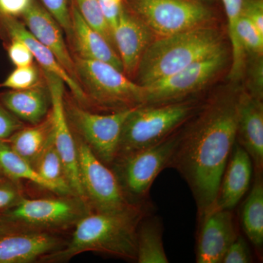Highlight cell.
<instances>
[{
    "mask_svg": "<svg viewBox=\"0 0 263 263\" xmlns=\"http://www.w3.org/2000/svg\"><path fill=\"white\" fill-rule=\"evenodd\" d=\"M239 92L221 91L200 107L183 126L170 161L193 193L198 224L212 211L236 141Z\"/></svg>",
    "mask_w": 263,
    "mask_h": 263,
    "instance_id": "obj_1",
    "label": "cell"
},
{
    "mask_svg": "<svg viewBox=\"0 0 263 263\" xmlns=\"http://www.w3.org/2000/svg\"><path fill=\"white\" fill-rule=\"evenodd\" d=\"M150 206L117 212H92L75 224L70 241L60 250L44 256L48 262H63L86 252H98L137 260V229Z\"/></svg>",
    "mask_w": 263,
    "mask_h": 263,
    "instance_id": "obj_2",
    "label": "cell"
},
{
    "mask_svg": "<svg viewBox=\"0 0 263 263\" xmlns=\"http://www.w3.org/2000/svg\"><path fill=\"white\" fill-rule=\"evenodd\" d=\"M223 50L220 32L208 25L158 37L142 57L136 83L145 87Z\"/></svg>",
    "mask_w": 263,
    "mask_h": 263,
    "instance_id": "obj_3",
    "label": "cell"
},
{
    "mask_svg": "<svg viewBox=\"0 0 263 263\" xmlns=\"http://www.w3.org/2000/svg\"><path fill=\"white\" fill-rule=\"evenodd\" d=\"M199 108L192 100L136 107L123 124L116 158L162 141L186 124Z\"/></svg>",
    "mask_w": 263,
    "mask_h": 263,
    "instance_id": "obj_4",
    "label": "cell"
},
{
    "mask_svg": "<svg viewBox=\"0 0 263 263\" xmlns=\"http://www.w3.org/2000/svg\"><path fill=\"white\" fill-rule=\"evenodd\" d=\"M183 126L157 144L117 157L110 165L124 195L132 203L149 205L146 200L151 186L158 175L168 167Z\"/></svg>",
    "mask_w": 263,
    "mask_h": 263,
    "instance_id": "obj_5",
    "label": "cell"
},
{
    "mask_svg": "<svg viewBox=\"0 0 263 263\" xmlns=\"http://www.w3.org/2000/svg\"><path fill=\"white\" fill-rule=\"evenodd\" d=\"M76 73L89 99L114 111L146 103V89L113 65L75 56Z\"/></svg>",
    "mask_w": 263,
    "mask_h": 263,
    "instance_id": "obj_6",
    "label": "cell"
},
{
    "mask_svg": "<svg viewBox=\"0 0 263 263\" xmlns=\"http://www.w3.org/2000/svg\"><path fill=\"white\" fill-rule=\"evenodd\" d=\"M124 5L158 37L207 25L214 17L209 3L199 0H124Z\"/></svg>",
    "mask_w": 263,
    "mask_h": 263,
    "instance_id": "obj_7",
    "label": "cell"
},
{
    "mask_svg": "<svg viewBox=\"0 0 263 263\" xmlns=\"http://www.w3.org/2000/svg\"><path fill=\"white\" fill-rule=\"evenodd\" d=\"M88 202L74 195L55 198L23 197L3 215L21 231H42L75 226L81 218L92 212Z\"/></svg>",
    "mask_w": 263,
    "mask_h": 263,
    "instance_id": "obj_8",
    "label": "cell"
},
{
    "mask_svg": "<svg viewBox=\"0 0 263 263\" xmlns=\"http://www.w3.org/2000/svg\"><path fill=\"white\" fill-rule=\"evenodd\" d=\"M75 138L81 186L93 212H117L149 206L132 203L110 167L99 160L80 137Z\"/></svg>",
    "mask_w": 263,
    "mask_h": 263,
    "instance_id": "obj_9",
    "label": "cell"
},
{
    "mask_svg": "<svg viewBox=\"0 0 263 263\" xmlns=\"http://www.w3.org/2000/svg\"><path fill=\"white\" fill-rule=\"evenodd\" d=\"M135 108L99 114L74 104L65 103L66 115L70 127L99 160L109 167L117 157L123 124Z\"/></svg>",
    "mask_w": 263,
    "mask_h": 263,
    "instance_id": "obj_10",
    "label": "cell"
},
{
    "mask_svg": "<svg viewBox=\"0 0 263 263\" xmlns=\"http://www.w3.org/2000/svg\"><path fill=\"white\" fill-rule=\"evenodd\" d=\"M228 60L226 50L192 64L173 75L145 86L146 103L157 105L181 101L203 89L222 70Z\"/></svg>",
    "mask_w": 263,
    "mask_h": 263,
    "instance_id": "obj_11",
    "label": "cell"
},
{
    "mask_svg": "<svg viewBox=\"0 0 263 263\" xmlns=\"http://www.w3.org/2000/svg\"><path fill=\"white\" fill-rule=\"evenodd\" d=\"M43 75L47 84L51 104L50 114L53 121L55 147L65 165L66 175L72 193L86 201L79 176L76 138L72 136V127L66 115L65 82L59 76L48 71L43 70Z\"/></svg>",
    "mask_w": 263,
    "mask_h": 263,
    "instance_id": "obj_12",
    "label": "cell"
},
{
    "mask_svg": "<svg viewBox=\"0 0 263 263\" xmlns=\"http://www.w3.org/2000/svg\"><path fill=\"white\" fill-rule=\"evenodd\" d=\"M198 228L196 262L221 263L227 250L239 235L232 210L211 212Z\"/></svg>",
    "mask_w": 263,
    "mask_h": 263,
    "instance_id": "obj_13",
    "label": "cell"
},
{
    "mask_svg": "<svg viewBox=\"0 0 263 263\" xmlns=\"http://www.w3.org/2000/svg\"><path fill=\"white\" fill-rule=\"evenodd\" d=\"M153 35L146 24L123 5L112 36L127 77L136 76L143 53L153 41Z\"/></svg>",
    "mask_w": 263,
    "mask_h": 263,
    "instance_id": "obj_14",
    "label": "cell"
},
{
    "mask_svg": "<svg viewBox=\"0 0 263 263\" xmlns=\"http://www.w3.org/2000/svg\"><path fill=\"white\" fill-rule=\"evenodd\" d=\"M247 152L254 174L263 173V103L245 89L238 96L236 141Z\"/></svg>",
    "mask_w": 263,
    "mask_h": 263,
    "instance_id": "obj_15",
    "label": "cell"
},
{
    "mask_svg": "<svg viewBox=\"0 0 263 263\" xmlns=\"http://www.w3.org/2000/svg\"><path fill=\"white\" fill-rule=\"evenodd\" d=\"M252 173L253 164L250 157L235 141L210 213L219 210L233 211L248 192Z\"/></svg>",
    "mask_w": 263,
    "mask_h": 263,
    "instance_id": "obj_16",
    "label": "cell"
},
{
    "mask_svg": "<svg viewBox=\"0 0 263 263\" xmlns=\"http://www.w3.org/2000/svg\"><path fill=\"white\" fill-rule=\"evenodd\" d=\"M22 17L29 32L54 54L72 79L80 84L76 73L75 61L66 45L62 27L48 10L33 0Z\"/></svg>",
    "mask_w": 263,
    "mask_h": 263,
    "instance_id": "obj_17",
    "label": "cell"
},
{
    "mask_svg": "<svg viewBox=\"0 0 263 263\" xmlns=\"http://www.w3.org/2000/svg\"><path fill=\"white\" fill-rule=\"evenodd\" d=\"M62 247L60 238L46 232H17L0 239V263L32 262Z\"/></svg>",
    "mask_w": 263,
    "mask_h": 263,
    "instance_id": "obj_18",
    "label": "cell"
},
{
    "mask_svg": "<svg viewBox=\"0 0 263 263\" xmlns=\"http://www.w3.org/2000/svg\"><path fill=\"white\" fill-rule=\"evenodd\" d=\"M4 25L11 38H18L27 44L43 70L55 74L62 79L78 101L85 104L89 102V99L81 85L72 79L54 54L29 32L24 23L15 18L4 17Z\"/></svg>",
    "mask_w": 263,
    "mask_h": 263,
    "instance_id": "obj_19",
    "label": "cell"
},
{
    "mask_svg": "<svg viewBox=\"0 0 263 263\" xmlns=\"http://www.w3.org/2000/svg\"><path fill=\"white\" fill-rule=\"evenodd\" d=\"M71 40L75 46L76 56L106 62L124 72L122 61L115 48L101 34L89 27L76 6L72 7L71 10Z\"/></svg>",
    "mask_w": 263,
    "mask_h": 263,
    "instance_id": "obj_20",
    "label": "cell"
},
{
    "mask_svg": "<svg viewBox=\"0 0 263 263\" xmlns=\"http://www.w3.org/2000/svg\"><path fill=\"white\" fill-rule=\"evenodd\" d=\"M49 93L41 86L27 89L10 90L2 95L5 108L15 117L29 124H35L48 115Z\"/></svg>",
    "mask_w": 263,
    "mask_h": 263,
    "instance_id": "obj_21",
    "label": "cell"
},
{
    "mask_svg": "<svg viewBox=\"0 0 263 263\" xmlns=\"http://www.w3.org/2000/svg\"><path fill=\"white\" fill-rule=\"evenodd\" d=\"M53 140V121L49 114L41 122L21 128L5 141L34 167L38 157Z\"/></svg>",
    "mask_w": 263,
    "mask_h": 263,
    "instance_id": "obj_22",
    "label": "cell"
},
{
    "mask_svg": "<svg viewBox=\"0 0 263 263\" xmlns=\"http://www.w3.org/2000/svg\"><path fill=\"white\" fill-rule=\"evenodd\" d=\"M243 231L259 257L263 250V173L254 174L252 190L243 203L240 214Z\"/></svg>",
    "mask_w": 263,
    "mask_h": 263,
    "instance_id": "obj_23",
    "label": "cell"
},
{
    "mask_svg": "<svg viewBox=\"0 0 263 263\" xmlns=\"http://www.w3.org/2000/svg\"><path fill=\"white\" fill-rule=\"evenodd\" d=\"M161 220L149 214L142 218L137 229V262L167 263L162 241Z\"/></svg>",
    "mask_w": 263,
    "mask_h": 263,
    "instance_id": "obj_24",
    "label": "cell"
},
{
    "mask_svg": "<svg viewBox=\"0 0 263 263\" xmlns=\"http://www.w3.org/2000/svg\"><path fill=\"white\" fill-rule=\"evenodd\" d=\"M0 174L15 183L20 180H27L56 193L54 188L45 181L36 170L19 156L5 140H0Z\"/></svg>",
    "mask_w": 263,
    "mask_h": 263,
    "instance_id": "obj_25",
    "label": "cell"
},
{
    "mask_svg": "<svg viewBox=\"0 0 263 263\" xmlns=\"http://www.w3.org/2000/svg\"><path fill=\"white\" fill-rule=\"evenodd\" d=\"M34 168L45 181L54 188L56 193L62 195H74L69 185L65 165L55 147L54 140L38 157Z\"/></svg>",
    "mask_w": 263,
    "mask_h": 263,
    "instance_id": "obj_26",
    "label": "cell"
},
{
    "mask_svg": "<svg viewBox=\"0 0 263 263\" xmlns=\"http://www.w3.org/2000/svg\"><path fill=\"white\" fill-rule=\"evenodd\" d=\"M76 1L77 3L76 8L85 22L89 24V27L95 29L99 34H101L115 48L111 29L109 27L104 17L98 0H76Z\"/></svg>",
    "mask_w": 263,
    "mask_h": 263,
    "instance_id": "obj_27",
    "label": "cell"
},
{
    "mask_svg": "<svg viewBox=\"0 0 263 263\" xmlns=\"http://www.w3.org/2000/svg\"><path fill=\"white\" fill-rule=\"evenodd\" d=\"M236 34L247 57L262 56L263 34L245 15H242L238 20Z\"/></svg>",
    "mask_w": 263,
    "mask_h": 263,
    "instance_id": "obj_28",
    "label": "cell"
},
{
    "mask_svg": "<svg viewBox=\"0 0 263 263\" xmlns=\"http://www.w3.org/2000/svg\"><path fill=\"white\" fill-rule=\"evenodd\" d=\"M41 72L34 65L16 67L7 79L0 84V87L10 90L29 89L39 86Z\"/></svg>",
    "mask_w": 263,
    "mask_h": 263,
    "instance_id": "obj_29",
    "label": "cell"
},
{
    "mask_svg": "<svg viewBox=\"0 0 263 263\" xmlns=\"http://www.w3.org/2000/svg\"><path fill=\"white\" fill-rule=\"evenodd\" d=\"M250 62L246 63L247 70V85L245 89L254 98L263 99V60L262 56L248 57Z\"/></svg>",
    "mask_w": 263,
    "mask_h": 263,
    "instance_id": "obj_30",
    "label": "cell"
},
{
    "mask_svg": "<svg viewBox=\"0 0 263 263\" xmlns=\"http://www.w3.org/2000/svg\"><path fill=\"white\" fill-rule=\"evenodd\" d=\"M43 6L48 13L54 18L57 23L67 34L72 38V18L71 10L69 8L68 0H41Z\"/></svg>",
    "mask_w": 263,
    "mask_h": 263,
    "instance_id": "obj_31",
    "label": "cell"
},
{
    "mask_svg": "<svg viewBox=\"0 0 263 263\" xmlns=\"http://www.w3.org/2000/svg\"><path fill=\"white\" fill-rule=\"evenodd\" d=\"M253 262L252 252L247 240L240 234L227 250L221 263H250Z\"/></svg>",
    "mask_w": 263,
    "mask_h": 263,
    "instance_id": "obj_32",
    "label": "cell"
},
{
    "mask_svg": "<svg viewBox=\"0 0 263 263\" xmlns=\"http://www.w3.org/2000/svg\"><path fill=\"white\" fill-rule=\"evenodd\" d=\"M11 39L8 52L12 63L16 67L33 65L34 57L27 44L18 38L12 37Z\"/></svg>",
    "mask_w": 263,
    "mask_h": 263,
    "instance_id": "obj_33",
    "label": "cell"
},
{
    "mask_svg": "<svg viewBox=\"0 0 263 263\" xmlns=\"http://www.w3.org/2000/svg\"><path fill=\"white\" fill-rule=\"evenodd\" d=\"M23 197L14 181L8 179L0 181V211L5 212L14 207Z\"/></svg>",
    "mask_w": 263,
    "mask_h": 263,
    "instance_id": "obj_34",
    "label": "cell"
},
{
    "mask_svg": "<svg viewBox=\"0 0 263 263\" xmlns=\"http://www.w3.org/2000/svg\"><path fill=\"white\" fill-rule=\"evenodd\" d=\"M23 127V123L0 105V140H7L15 132Z\"/></svg>",
    "mask_w": 263,
    "mask_h": 263,
    "instance_id": "obj_35",
    "label": "cell"
},
{
    "mask_svg": "<svg viewBox=\"0 0 263 263\" xmlns=\"http://www.w3.org/2000/svg\"><path fill=\"white\" fill-rule=\"evenodd\" d=\"M98 2L104 17L112 32L119 20L124 0H98Z\"/></svg>",
    "mask_w": 263,
    "mask_h": 263,
    "instance_id": "obj_36",
    "label": "cell"
},
{
    "mask_svg": "<svg viewBox=\"0 0 263 263\" xmlns=\"http://www.w3.org/2000/svg\"><path fill=\"white\" fill-rule=\"evenodd\" d=\"M242 15L252 22L263 34V0H247Z\"/></svg>",
    "mask_w": 263,
    "mask_h": 263,
    "instance_id": "obj_37",
    "label": "cell"
},
{
    "mask_svg": "<svg viewBox=\"0 0 263 263\" xmlns=\"http://www.w3.org/2000/svg\"><path fill=\"white\" fill-rule=\"evenodd\" d=\"M32 2L33 0H0V14L10 18L22 15Z\"/></svg>",
    "mask_w": 263,
    "mask_h": 263,
    "instance_id": "obj_38",
    "label": "cell"
},
{
    "mask_svg": "<svg viewBox=\"0 0 263 263\" xmlns=\"http://www.w3.org/2000/svg\"><path fill=\"white\" fill-rule=\"evenodd\" d=\"M17 232L22 231L15 226L14 223L8 220L3 214L0 216V239Z\"/></svg>",
    "mask_w": 263,
    "mask_h": 263,
    "instance_id": "obj_39",
    "label": "cell"
},
{
    "mask_svg": "<svg viewBox=\"0 0 263 263\" xmlns=\"http://www.w3.org/2000/svg\"><path fill=\"white\" fill-rule=\"evenodd\" d=\"M199 1L203 2V3H211V2L214 1V0H199Z\"/></svg>",
    "mask_w": 263,
    "mask_h": 263,
    "instance_id": "obj_40",
    "label": "cell"
},
{
    "mask_svg": "<svg viewBox=\"0 0 263 263\" xmlns=\"http://www.w3.org/2000/svg\"><path fill=\"white\" fill-rule=\"evenodd\" d=\"M6 179V178L4 177V176H3V175L0 174V181H1V180H3V179Z\"/></svg>",
    "mask_w": 263,
    "mask_h": 263,
    "instance_id": "obj_41",
    "label": "cell"
}]
</instances>
